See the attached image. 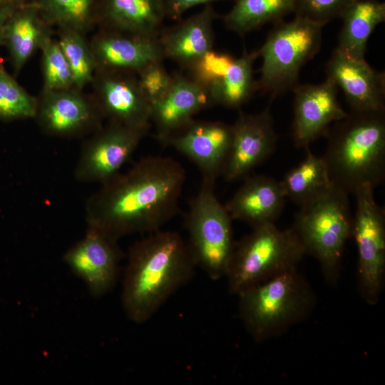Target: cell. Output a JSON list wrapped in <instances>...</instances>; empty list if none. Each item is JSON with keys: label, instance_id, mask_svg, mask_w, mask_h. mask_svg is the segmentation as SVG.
I'll use <instances>...</instances> for the list:
<instances>
[{"label": "cell", "instance_id": "8", "mask_svg": "<svg viewBox=\"0 0 385 385\" xmlns=\"http://www.w3.org/2000/svg\"><path fill=\"white\" fill-rule=\"evenodd\" d=\"M215 181L203 180L185 215L188 243L196 266L213 280L226 276L235 247L232 221L215 192Z\"/></svg>", "mask_w": 385, "mask_h": 385}, {"label": "cell", "instance_id": "21", "mask_svg": "<svg viewBox=\"0 0 385 385\" xmlns=\"http://www.w3.org/2000/svg\"><path fill=\"white\" fill-rule=\"evenodd\" d=\"M286 198L280 181L257 175L247 178L225 206L232 220L255 227L274 223L283 210Z\"/></svg>", "mask_w": 385, "mask_h": 385}, {"label": "cell", "instance_id": "24", "mask_svg": "<svg viewBox=\"0 0 385 385\" xmlns=\"http://www.w3.org/2000/svg\"><path fill=\"white\" fill-rule=\"evenodd\" d=\"M337 48L355 58H365L366 45L375 28L385 21V4L379 0H353L342 16Z\"/></svg>", "mask_w": 385, "mask_h": 385}, {"label": "cell", "instance_id": "15", "mask_svg": "<svg viewBox=\"0 0 385 385\" xmlns=\"http://www.w3.org/2000/svg\"><path fill=\"white\" fill-rule=\"evenodd\" d=\"M338 91L327 78L320 83H299L294 88L292 136L295 146H308L327 134L332 123L346 116L348 112L339 103Z\"/></svg>", "mask_w": 385, "mask_h": 385}, {"label": "cell", "instance_id": "22", "mask_svg": "<svg viewBox=\"0 0 385 385\" xmlns=\"http://www.w3.org/2000/svg\"><path fill=\"white\" fill-rule=\"evenodd\" d=\"M165 16L161 0H100V29L157 38Z\"/></svg>", "mask_w": 385, "mask_h": 385}, {"label": "cell", "instance_id": "10", "mask_svg": "<svg viewBox=\"0 0 385 385\" xmlns=\"http://www.w3.org/2000/svg\"><path fill=\"white\" fill-rule=\"evenodd\" d=\"M148 132L108 122L83 143L74 170L81 183L103 184L119 173Z\"/></svg>", "mask_w": 385, "mask_h": 385}, {"label": "cell", "instance_id": "13", "mask_svg": "<svg viewBox=\"0 0 385 385\" xmlns=\"http://www.w3.org/2000/svg\"><path fill=\"white\" fill-rule=\"evenodd\" d=\"M122 252L115 240L93 228L69 247L63 261L82 279L93 297H101L115 285Z\"/></svg>", "mask_w": 385, "mask_h": 385}, {"label": "cell", "instance_id": "4", "mask_svg": "<svg viewBox=\"0 0 385 385\" xmlns=\"http://www.w3.org/2000/svg\"><path fill=\"white\" fill-rule=\"evenodd\" d=\"M237 296L240 319L257 342L284 333L306 319L317 303L313 289L297 268L253 286Z\"/></svg>", "mask_w": 385, "mask_h": 385}, {"label": "cell", "instance_id": "16", "mask_svg": "<svg viewBox=\"0 0 385 385\" xmlns=\"http://www.w3.org/2000/svg\"><path fill=\"white\" fill-rule=\"evenodd\" d=\"M232 125L220 121L193 120L170 138V145L188 157L202 173L203 180L216 181L227 158Z\"/></svg>", "mask_w": 385, "mask_h": 385}, {"label": "cell", "instance_id": "29", "mask_svg": "<svg viewBox=\"0 0 385 385\" xmlns=\"http://www.w3.org/2000/svg\"><path fill=\"white\" fill-rule=\"evenodd\" d=\"M58 42L68 62L73 77L74 88L83 90L91 84L96 65L85 34L71 29H58Z\"/></svg>", "mask_w": 385, "mask_h": 385}, {"label": "cell", "instance_id": "37", "mask_svg": "<svg viewBox=\"0 0 385 385\" xmlns=\"http://www.w3.org/2000/svg\"><path fill=\"white\" fill-rule=\"evenodd\" d=\"M31 1L33 0H11L10 3L19 6L30 2Z\"/></svg>", "mask_w": 385, "mask_h": 385}, {"label": "cell", "instance_id": "5", "mask_svg": "<svg viewBox=\"0 0 385 385\" xmlns=\"http://www.w3.org/2000/svg\"><path fill=\"white\" fill-rule=\"evenodd\" d=\"M353 217L349 195L331 185L299 206L292 228L305 254L317 260L325 279L336 282L344 245L352 235Z\"/></svg>", "mask_w": 385, "mask_h": 385}, {"label": "cell", "instance_id": "18", "mask_svg": "<svg viewBox=\"0 0 385 385\" xmlns=\"http://www.w3.org/2000/svg\"><path fill=\"white\" fill-rule=\"evenodd\" d=\"M167 93L151 105L150 122L163 145L190 122L200 111L213 106L208 91L189 76L173 73Z\"/></svg>", "mask_w": 385, "mask_h": 385}, {"label": "cell", "instance_id": "11", "mask_svg": "<svg viewBox=\"0 0 385 385\" xmlns=\"http://www.w3.org/2000/svg\"><path fill=\"white\" fill-rule=\"evenodd\" d=\"M34 119L48 135L72 138L92 134L103 125L104 117L92 95L73 87L42 89Z\"/></svg>", "mask_w": 385, "mask_h": 385}, {"label": "cell", "instance_id": "3", "mask_svg": "<svg viewBox=\"0 0 385 385\" xmlns=\"http://www.w3.org/2000/svg\"><path fill=\"white\" fill-rule=\"evenodd\" d=\"M322 157L332 185L348 195L385 178V111H350L326 134Z\"/></svg>", "mask_w": 385, "mask_h": 385}, {"label": "cell", "instance_id": "2", "mask_svg": "<svg viewBox=\"0 0 385 385\" xmlns=\"http://www.w3.org/2000/svg\"><path fill=\"white\" fill-rule=\"evenodd\" d=\"M196 264L177 232L157 230L129 250L123 276V309L137 324L149 320L192 277Z\"/></svg>", "mask_w": 385, "mask_h": 385}, {"label": "cell", "instance_id": "38", "mask_svg": "<svg viewBox=\"0 0 385 385\" xmlns=\"http://www.w3.org/2000/svg\"><path fill=\"white\" fill-rule=\"evenodd\" d=\"M11 0H0V6L10 3Z\"/></svg>", "mask_w": 385, "mask_h": 385}, {"label": "cell", "instance_id": "23", "mask_svg": "<svg viewBox=\"0 0 385 385\" xmlns=\"http://www.w3.org/2000/svg\"><path fill=\"white\" fill-rule=\"evenodd\" d=\"M52 34L53 27L43 20L34 2L16 7L5 24L4 32V44L16 74Z\"/></svg>", "mask_w": 385, "mask_h": 385}, {"label": "cell", "instance_id": "32", "mask_svg": "<svg viewBox=\"0 0 385 385\" xmlns=\"http://www.w3.org/2000/svg\"><path fill=\"white\" fill-rule=\"evenodd\" d=\"M235 58L230 54L217 51L212 48L196 60L186 70L189 72L190 78L209 92L225 73Z\"/></svg>", "mask_w": 385, "mask_h": 385}, {"label": "cell", "instance_id": "14", "mask_svg": "<svg viewBox=\"0 0 385 385\" xmlns=\"http://www.w3.org/2000/svg\"><path fill=\"white\" fill-rule=\"evenodd\" d=\"M222 175L227 181L247 176L274 150L277 135L270 108L255 114L239 112Z\"/></svg>", "mask_w": 385, "mask_h": 385}, {"label": "cell", "instance_id": "25", "mask_svg": "<svg viewBox=\"0 0 385 385\" xmlns=\"http://www.w3.org/2000/svg\"><path fill=\"white\" fill-rule=\"evenodd\" d=\"M258 58L257 51H245L235 58L225 73L210 88L213 103L228 108H239L246 103L257 90L253 64Z\"/></svg>", "mask_w": 385, "mask_h": 385}, {"label": "cell", "instance_id": "12", "mask_svg": "<svg viewBox=\"0 0 385 385\" xmlns=\"http://www.w3.org/2000/svg\"><path fill=\"white\" fill-rule=\"evenodd\" d=\"M104 119L148 132L151 105L143 94L135 73L97 69L91 83Z\"/></svg>", "mask_w": 385, "mask_h": 385}, {"label": "cell", "instance_id": "1", "mask_svg": "<svg viewBox=\"0 0 385 385\" xmlns=\"http://www.w3.org/2000/svg\"><path fill=\"white\" fill-rule=\"evenodd\" d=\"M185 180V170L175 159L143 158L88 198V227L115 240L159 230L177 215Z\"/></svg>", "mask_w": 385, "mask_h": 385}, {"label": "cell", "instance_id": "6", "mask_svg": "<svg viewBox=\"0 0 385 385\" xmlns=\"http://www.w3.org/2000/svg\"><path fill=\"white\" fill-rule=\"evenodd\" d=\"M305 255L293 228L279 229L274 223L253 227L236 242L226 274L229 292L245 290L297 268Z\"/></svg>", "mask_w": 385, "mask_h": 385}, {"label": "cell", "instance_id": "36", "mask_svg": "<svg viewBox=\"0 0 385 385\" xmlns=\"http://www.w3.org/2000/svg\"><path fill=\"white\" fill-rule=\"evenodd\" d=\"M16 6H18V5L11 3L0 6V46L4 44V32L5 24L10 14L16 9Z\"/></svg>", "mask_w": 385, "mask_h": 385}, {"label": "cell", "instance_id": "17", "mask_svg": "<svg viewBox=\"0 0 385 385\" xmlns=\"http://www.w3.org/2000/svg\"><path fill=\"white\" fill-rule=\"evenodd\" d=\"M325 71L327 78L343 91L350 111H385V73L365 58H352L336 48Z\"/></svg>", "mask_w": 385, "mask_h": 385}, {"label": "cell", "instance_id": "30", "mask_svg": "<svg viewBox=\"0 0 385 385\" xmlns=\"http://www.w3.org/2000/svg\"><path fill=\"white\" fill-rule=\"evenodd\" d=\"M36 108L37 98L28 93L0 61V120L34 118Z\"/></svg>", "mask_w": 385, "mask_h": 385}, {"label": "cell", "instance_id": "26", "mask_svg": "<svg viewBox=\"0 0 385 385\" xmlns=\"http://www.w3.org/2000/svg\"><path fill=\"white\" fill-rule=\"evenodd\" d=\"M295 0H235L223 16L226 28L240 36L294 12Z\"/></svg>", "mask_w": 385, "mask_h": 385}, {"label": "cell", "instance_id": "20", "mask_svg": "<svg viewBox=\"0 0 385 385\" xmlns=\"http://www.w3.org/2000/svg\"><path fill=\"white\" fill-rule=\"evenodd\" d=\"M217 14L207 4L197 13L163 28L158 40L165 59L187 69L207 51L213 48V22Z\"/></svg>", "mask_w": 385, "mask_h": 385}, {"label": "cell", "instance_id": "28", "mask_svg": "<svg viewBox=\"0 0 385 385\" xmlns=\"http://www.w3.org/2000/svg\"><path fill=\"white\" fill-rule=\"evenodd\" d=\"M51 26L86 33L96 25L100 0H33Z\"/></svg>", "mask_w": 385, "mask_h": 385}, {"label": "cell", "instance_id": "19", "mask_svg": "<svg viewBox=\"0 0 385 385\" xmlns=\"http://www.w3.org/2000/svg\"><path fill=\"white\" fill-rule=\"evenodd\" d=\"M97 69L137 73L151 63L165 61L158 38L100 29L90 41Z\"/></svg>", "mask_w": 385, "mask_h": 385}, {"label": "cell", "instance_id": "33", "mask_svg": "<svg viewBox=\"0 0 385 385\" xmlns=\"http://www.w3.org/2000/svg\"><path fill=\"white\" fill-rule=\"evenodd\" d=\"M353 0H295V16L321 26L340 18Z\"/></svg>", "mask_w": 385, "mask_h": 385}, {"label": "cell", "instance_id": "34", "mask_svg": "<svg viewBox=\"0 0 385 385\" xmlns=\"http://www.w3.org/2000/svg\"><path fill=\"white\" fill-rule=\"evenodd\" d=\"M140 87L150 105L162 98L169 91L173 75L168 73L163 61L150 63L137 73Z\"/></svg>", "mask_w": 385, "mask_h": 385}, {"label": "cell", "instance_id": "7", "mask_svg": "<svg viewBox=\"0 0 385 385\" xmlns=\"http://www.w3.org/2000/svg\"><path fill=\"white\" fill-rule=\"evenodd\" d=\"M322 29L297 16L290 21L277 22L257 50L262 59L257 90L270 93L272 99L292 91L302 67L320 50Z\"/></svg>", "mask_w": 385, "mask_h": 385}, {"label": "cell", "instance_id": "9", "mask_svg": "<svg viewBox=\"0 0 385 385\" xmlns=\"http://www.w3.org/2000/svg\"><path fill=\"white\" fill-rule=\"evenodd\" d=\"M356 210L352 235L358 251L360 293L369 304L378 302L385 275V213L376 202L374 188L365 186L354 194Z\"/></svg>", "mask_w": 385, "mask_h": 385}, {"label": "cell", "instance_id": "27", "mask_svg": "<svg viewBox=\"0 0 385 385\" xmlns=\"http://www.w3.org/2000/svg\"><path fill=\"white\" fill-rule=\"evenodd\" d=\"M303 161L286 173L280 181L287 198L301 206L316 197L332 183L322 157L305 147Z\"/></svg>", "mask_w": 385, "mask_h": 385}, {"label": "cell", "instance_id": "35", "mask_svg": "<svg viewBox=\"0 0 385 385\" xmlns=\"http://www.w3.org/2000/svg\"><path fill=\"white\" fill-rule=\"evenodd\" d=\"M222 0H161L165 18L179 19L187 11L200 5L212 4Z\"/></svg>", "mask_w": 385, "mask_h": 385}, {"label": "cell", "instance_id": "31", "mask_svg": "<svg viewBox=\"0 0 385 385\" xmlns=\"http://www.w3.org/2000/svg\"><path fill=\"white\" fill-rule=\"evenodd\" d=\"M41 51L43 90H64L74 87L73 77L68 62L53 34L42 43Z\"/></svg>", "mask_w": 385, "mask_h": 385}]
</instances>
